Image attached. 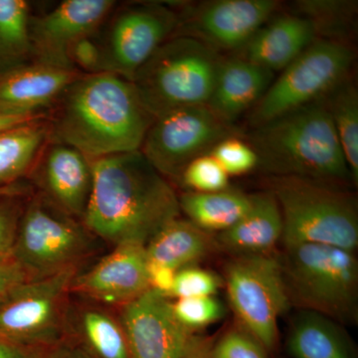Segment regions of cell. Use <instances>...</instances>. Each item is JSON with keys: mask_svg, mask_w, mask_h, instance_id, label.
Returning a JSON list of instances; mask_svg holds the SVG:
<instances>
[{"mask_svg": "<svg viewBox=\"0 0 358 358\" xmlns=\"http://www.w3.org/2000/svg\"><path fill=\"white\" fill-rule=\"evenodd\" d=\"M353 51L338 39H315L282 71L254 107V128L322 100L348 78Z\"/></svg>", "mask_w": 358, "mask_h": 358, "instance_id": "7", "label": "cell"}, {"mask_svg": "<svg viewBox=\"0 0 358 358\" xmlns=\"http://www.w3.org/2000/svg\"><path fill=\"white\" fill-rule=\"evenodd\" d=\"M67 355V350H65L64 348H56V350H52V352L46 353V355L31 358H66Z\"/></svg>", "mask_w": 358, "mask_h": 358, "instance_id": "42", "label": "cell"}, {"mask_svg": "<svg viewBox=\"0 0 358 358\" xmlns=\"http://www.w3.org/2000/svg\"><path fill=\"white\" fill-rule=\"evenodd\" d=\"M282 236V218L279 204L271 192L253 195L246 214L229 229L219 233L216 242L239 255L264 253Z\"/></svg>", "mask_w": 358, "mask_h": 358, "instance_id": "21", "label": "cell"}, {"mask_svg": "<svg viewBox=\"0 0 358 358\" xmlns=\"http://www.w3.org/2000/svg\"><path fill=\"white\" fill-rule=\"evenodd\" d=\"M13 258V257H9V258H0V263L4 262V261L8 260V259Z\"/></svg>", "mask_w": 358, "mask_h": 358, "instance_id": "44", "label": "cell"}, {"mask_svg": "<svg viewBox=\"0 0 358 358\" xmlns=\"http://www.w3.org/2000/svg\"><path fill=\"white\" fill-rule=\"evenodd\" d=\"M209 154L217 160L229 176L248 173L258 166L255 150L235 136H228L219 141Z\"/></svg>", "mask_w": 358, "mask_h": 358, "instance_id": "31", "label": "cell"}, {"mask_svg": "<svg viewBox=\"0 0 358 358\" xmlns=\"http://www.w3.org/2000/svg\"><path fill=\"white\" fill-rule=\"evenodd\" d=\"M315 26L300 15L266 23L238 52V57L275 73L282 71L315 40Z\"/></svg>", "mask_w": 358, "mask_h": 358, "instance_id": "20", "label": "cell"}, {"mask_svg": "<svg viewBox=\"0 0 358 358\" xmlns=\"http://www.w3.org/2000/svg\"><path fill=\"white\" fill-rule=\"evenodd\" d=\"M86 242L83 230L68 214L35 200L18 225L13 259L28 275L44 277L73 266Z\"/></svg>", "mask_w": 358, "mask_h": 358, "instance_id": "11", "label": "cell"}, {"mask_svg": "<svg viewBox=\"0 0 358 358\" xmlns=\"http://www.w3.org/2000/svg\"><path fill=\"white\" fill-rule=\"evenodd\" d=\"M85 336L101 358H129L122 327L109 315L91 310L83 317Z\"/></svg>", "mask_w": 358, "mask_h": 358, "instance_id": "28", "label": "cell"}, {"mask_svg": "<svg viewBox=\"0 0 358 358\" xmlns=\"http://www.w3.org/2000/svg\"><path fill=\"white\" fill-rule=\"evenodd\" d=\"M176 272L178 271L174 268L148 261V279H150V288L169 296L173 289Z\"/></svg>", "mask_w": 358, "mask_h": 358, "instance_id": "38", "label": "cell"}, {"mask_svg": "<svg viewBox=\"0 0 358 358\" xmlns=\"http://www.w3.org/2000/svg\"><path fill=\"white\" fill-rule=\"evenodd\" d=\"M217 244L210 233L189 220L176 218L162 228L145 245L150 262L176 271L188 267L208 255Z\"/></svg>", "mask_w": 358, "mask_h": 358, "instance_id": "22", "label": "cell"}, {"mask_svg": "<svg viewBox=\"0 0 358 358\" xmlns=\"http://www.w3.org/2000/svg\"><path fill=\"white\" fill-rule=\"evenodd\" d=\"M212 358H268L255 338L243 331H231L212 348Z\"/></svg>", "mask_w": 358, "mask_h": 358, "instance_id": "34", "label": "cell"}, {"mask_svg": "<svg viewBox=\"0 0 358 358\" xmlns=\"http://www.w3.org/2000/svg\"><path fill=\"white\" fill-rule=\"evenodd\" d=\"M46 119V114L41 115H0V131L22 126L28 122Z\"/></svg>", "mask_w": 358, "mask_h": 358, "instance_id": "40", "label": "cell"}, {"mask_svg": "<svg viewBox=\"0 0 358 358\" xmlns=\"http://www.w3.org/2000/svg\"><path fill=\"white\" fill-rule=\"evenodd\" d=\"M232 134L206 106L182 108L155 117L140 152L162 176L180 178L193 159Z\"/></svg>", "mask_w": 358, "mask_h": 358, "instance_id": "9", "label": "cell"}, {"mask_svg": "<svg viewBox=\"0 0 358 358\" xmlns=\"http://www.w3.org/2000/svg\"><path fill=\"white\" fill-rule=\"evenodd\" d=\"M31 352L24 345L0 338V358H31Z\"/></svg>", "mask_w": 358, "mask_h": 358, "instance_id": "41", "label": "cell"}, {"mask_svg": "<svg viewBox=\"0 0 358 358\" xmlns=\"http://www.w3.org/2000/svg\"><path fill=\"white\" fill-rule=\"evenodd\" d=\"M49 138L46 119L0 131V186L34 169Z\"/></svg>", "mask_w": 358, "mask_h": 358, "instance_id": "25", "label": "cell"}, {"mask_svg": "<svg viewBox=\"0 0 358 358\" xmlns=\"http://www.w3.org/2000/svg\"><path fill=\"white\" fill-rule=\"evenodd\" d=\"M115 3L113 0H65L50 13L30 18L32 59L46 65L75 69L68 58L71 45L95 34Z\"/></svg>", "mask_w": 358, "mask_h": 358, "instance_id": "15", "label": "cell"}, {"mask_svg": "<svg viewBox=\"0 0 358 358\" xmlns=\"http://www.w3.org/2000/svg\"><path fill=\"white\" fill-rule=\"evenodd\" d=\"M27 280V272L13 258L0 263V301Z\"/></svg>", "mask_w": 358, "mask_h": 358, "instance_id": "37", "label": "cell"}, {"mask_svg": "<svg viewBox=\"0 0 358 358\" xmlns=\"http://www.w3.org/2000/svg\"><path fill=\"white\" fill-rule=\"evenodd\" d=\"M53 110L49 141L77 148L91 160L138 152L155 120L133 83L108 72L78 78Z\"/></svg>", "mask_w": 358, "mask_h": 358, "instance_id": "2", "label": "cell"}, {"mask_svg": "<svg viewBox=\"0 0 358 358\" xmlns=\"http://www.w3.org/2000/svg\"><path fill=\"white\" fill-rule=\"evenodd\" d=\"M282 218L284 247L324 244L355 252L358 246V212L355 197L338 186L294 176H272Z\"/></svg>", "mask_w": 358, "mask_h": 358, "instance_id": "5", "label": "cell"}, {"mask_svg": "<svg viewBox=\"0 0 358 358\" xmlns=\"http://www.w3.org/2000/svg\"><path fill=\"white\" fill-rule=\"evenodd\" d=\"M169 296L148 289L124 305L122 329L129 358H181L193 331L174 313Z\"/></svg>", "mask_w": 358, "mask_h": 358, "instance_id": "14", "label": "cell"}, {"mask_svg": "<svg viewBox=\"0 0 358 358\" xmlns=\"http://www.w3.org/2000/svg\"><path fill=\"white\" fill-rule=\"evenodd\" d=\"M66 358H91L88 355H84V353L77 352L73 353V355H68Z\"/></svg>", "mask_w": 358, "mask_h": 358, "instance_id": "43", "label": "cell"}, {"mask_svg": "<svg viewBox=\"0 0 358 358\" xmlns=\"http://www.w3.org/2000/svg\"><path fill=\"white\" fill-rule=\"evenodd\" d=\"M35 166L54 206L68 215L84 216L93 182L91 159L77 148L49 141Z\"/></svg>", "mask_w": 358, "mask_h": 358, "instance_id": "18", "label": "cell"}, {"mask_svg": "<svg viewBox=\"0 0 358 358\" xmlns=\"http://www.w3.org/2000/svg\"><path fill=\"white\" fill-rule=\"evenodd\" d=\"M280 262L289 303L338 324H357L358 263L352 251L298 244L285 247Z\"/></svg>", "mask_w": 358, "mask_h": 358, "instance_id": "4", "label": "cell"}, {"mask_svg": "<svg viewBox=\"0 0 358 358\" xmlns=\"http://www.w3.org/2000/svg\"><path fill=\"white\" fill-rule=\"evenodd\" d=\"M68 58L73 67L83 74L103 72L102 47L94 35L82 37L71 45Z\"/></svg>", "mask_w": 358, "mask_h": 358, "instance_id": "35", "label": "cell"}, {"mask_svg": "<svg viewBox=\"0 0 358 358\" xmlns=\"http://www.w3.org/2000/svg\"><path fill=\"white\" fill-rule=\"evenodd\" d=\"M17 228L15 213L8 207L0 205V258L13 257Z\"/></svg>", "mask_w": 358, "mask_h": 358, "instance_id": "36", "label": "cell"}, {"mask_svg": "<svg viewBox=\"0 0 358 358\" xmlns=\"http://www.w3.org/2000/svg\"><path fill=\"white\" fill-rule=\"evenodd\" d=\"M74 277L71 266L14 288L0 301V338L26 346L55 336Z\"/></svg>", "mask_w": 358, "mask_h": 358, "instance_id": "12", "label": "cell"}, {"mask_svg": "<svg viewBox=\"0 0 358 358\" xmlns=\"http://www.w3.org/2000/svg\"><path fill=\"white\" fill-rule=\"evenodd\" d=\"M30 6L24 0H0V74L32 57Z\"/></svg>", "mask_w": 358, "mask_h": 358, "instance_id": "26", "label": "cell"}, {"mask_svg": "<svg viewBox=\"0 0 358 358\" xmlns=\"http://www.w3.org/2000/svg\"><path fill=\"white\" fill-rule=\"evenodd\" d=\"M225 279L231 307L245 333L266 352L274 350L280 317L291 306L280 258L265 253L239 255L226 267Z\"/></svg>", "mask_w": 358, "mask_h": 358, "instance_id": "8", "label": "cell"}, {"mask_svg": "<svg viewBox=\"0 0 358 358\" xmlns=\"http://www.w3.org/2000/svg\"><path fill=\"white\" fill-rule=\"evenodd\" d=\"M76 289L105 303H124L150 289L145 245H117L110 255L87 274L78 278Z\"/></svg>", "mask_w": 358, "mask_h": 358, "instance_id": "17", "label": "cell"}, {"mask_svg": "<svg viewBox=\"0 0 358 358\" xmlns=\"http://www.w3.org/2000/svg\"><path fill=\"white\" fill-rule=\"evenodd\" d=\"M222 58L199 40L176 35L164 42L134 75L133 83L152 117L206 106Z\"/></svg>", "mask_w": 358, "mask_h": 358, "instance_id": "6", "label": "cell"}, {"mask_svg": "<svg viewBox=\"0 0 358 358\" xmlns=\"http://www.w3.org/2000/svg\"><path fill=\"white\" fill-rule=\"evenodd\" d=\"M179 178L193 192H218L229 187V176L209 152L188 164Z\"/></svg>", "mask_w": 358, "mask_h": 358, "instance_id": "29", "label": "cell"}, {"mask_svg": "<svg viewBox=\"0 0 358 358\" xmlns=\"http://www.w3.org/2000/svg\"><path fill=\"white\" fill-rule=\"evenodd\" d=\"M300 16L307 18L315 26V31H336L355 17V3L348 1H300L296 4Z\"/></svg>", "mask_w": 358, "mask_h": 358, "instance_id": "30", "label": "cell"}, {"mask_svg": "<svg viewBox=\"0 0 358 358\" xmlns=\"http://www.w3.org/2000/svg\"><path fill=\"white\" fill-rule=\"evenodd\" d=\"M91 162L93 182L83 217L92 232L115 246H145L179 217V197L140 150Z\"/></svg>", "mask_w": 358, "mask_h": 358, "instance_id": "1", "label": "cell"}, {"mask_svg": "<svg viewBox=\"0 0 358 358\" xmlns=\"http://www.w3.org/2000/svg\"><path fill=\"white\" fill-rule=\"evenodd\" d=\"M214 343L211 338L202 336H193L185 355L181 358H212Z\"/></svg>", "mask_w": 358, "mask_h": 358, "instance_id": "39", "label": "cell"}, {"mask_svg": "<svg viewBox=\"0 0 358 358\" xmlns=\"http://www.w3.org/2000/svg\"><path fill=\"white\" fill-rule=\"evenodd\" d=\"M173 306L179 322L192 331L220 320L224 315L222 303L214 296L178 299Z\"/></svg>", "mask_w": 358, "mask_h": 358, "instance_id": "32", "label": "cell"}, {"mask_svg": "<svg viewBox=\"0 0 358 358\" xmlns=\"http://www.w3.org/2000/svg\"><path fill=\"white\" fill-rule=\"evenodd\" d=\"M274 79V73L241 57L222 59L206 107L220 121L232 124L255 107Z\"/></svg>", "mask_w": 358, "mask_h": 358, "instance_id": "19", "label": "cell"}, {"mask_svg": "<svg viewBox=\"0 0 358 358\" xmlns=\"http://www.w3.org/2000/svg\"><path fill=\"white\" fill-rule=\"evenodd\" d=\"M287 343L294 358H355L352 343L338 322L308 310L294 319Z\"/></svg>", "mask_w": 358, "mask_h": 358, "instance_id": "23", "label": "cell"}, {"mask_svg": "<svg viewBox=\"0 0 358 358\" xmlns=\"http://www.w3.org/2000/svg\"><path fill=\"white\" fill-rule=\"evenodd\" d=\"M83 73L43 63H26L0 74V115H41L57 103Z\"/></svg>", "mask_w": 358, "mask_h": 358, "instance_id": "16", "label": "cell"}, {"mask_svg": "<svg viewBox=\"0 0 358 358\" xmlns=\"http://www.w3.org/2000/svg\"><path fill=\"white\" fill-rule=\"evenodd\" d=\"M279 6L275 0L203 2L179 15L176 35L192 37L217 52L239 51Z\"/></svg>", "mask_w": 358, "mask_h": 358, "instance_id": "13", "label": "cell"}, {"mask_svg": "<svg viewBox=\"0 0 358 358\" xmlns=\"http://www.w3.org/2000/svg\"><path fill=\"white\" fill-rule=\"evenodd\" d=\"M253 195L228 189L211 193L187 192L179 199L180 211L206 232H223L249 210Z\"/></svg>", "mask_w": 358, "mask_h": 358, "instance_id": "24", "label": "cell"}, {"mask_svg": "<svg viewBox=\"0 0 358 358\" xmlns=\"http://www.w3.org/2000/svg\"><path fill=\"white\" fill-rule=\"evenodd\" d=\"M179 20V14L164 4H131L117 11L100 42L103 72L133 81L155 51L176 34Z\"/></svg>", "mask_w": 358, "mask_h": 358, "instance_id": "10", "label": "cell"}, {"mask_svg": "<svg viewBox=\"0 0 358 358\" xmlns=\"http://www.w3.org/2000/svg\"><path fill=\"white\" fill-rule=\"evenodd\" d=\"M250 140L258 166L273 176L336 186L352 179L324 99L257 127Z\"/></svg>", "mask_w": 358, "mask_h": 358, "instance_id": "3", "label": "cell"}, {"mask_svg": "<svg viewBox=\"0 0 358 358\" xmlns=\"http://www.w3.org/2000/svg\"><path fill=\"white\" fill-rule=\"evenodd\" d=\"M218 286L217 278L210 272L199 268H183L176 272L169 296L178 299L213 296L217 292Z\"/></svg>", "mask_w": 358, "mask_h": 358, "instance_id": "33", "label": "cell"}, {"mask_svg": "<svg viewBox=\"0 0 358 358\" xmlns=\"http://www.w3.org/2000/svg\"><path fill=\"white\" fill-rule=\"evenodd\" d=\"M350 176L358 180V94L355 84L346 78L324 98Z\"/></svg>", "mask_w": 358, "mask_h": 358, "instance_id": "27", "label": "cell"}]
</instances>
